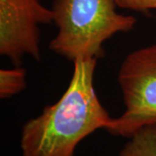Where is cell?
<instances>
[{
    "label": "cell",
    "mask_w": 156,
    "mask_h": 156,
    "mask_svg": "<svg viewBox=\"0 0 156 156\" xmlns=\"http://www.w3.org/2000/svg\"><path fill=\"white\" fill-rule=\"evenodd\" d=\"M96 62L95 58L73 62L72 77L61 98L23 125V156H74L84 138L110 126L113 118L94 86Z\"/></svg>",
    "instance_id": "1"
},
{
    "label": "cell",
    "mask_w": 156,
    "mask_h": 156,
    "mask_svg": "<svg viewBox=\"0 0 156 156\" xmlns=\"http://www.w3.org/2000/svg\"><path fill=\"white\" fill-rule=\"evenodd\" d=\"M117 7L115 0H54L50 9L57 34L50 50L72 62L101 57L107 40L136 24L135 17L119 13Z\"/></svg>",
    "instance_id": "2"
},
{
    "label": "cell",
    "mask_w": 156,
    "mask_h": 156,
    "mask_svg": "<svg viewBox=\"0 0 156 156\" xmlns=\"http://www.w3.org/2000/svg\"><path fill=\"white\" fill-rule=\"evenodd\" d=\"M118 83L125 110L107 131L129 138L147 126H156V44L130 52L121 64Z\"/></svg>",
    "instance_id": "3"
},
{
    "label": "cell",
    "mask_w": 156,
    "mask_h": 156,
    "mask_svg": "<svg viewBox=\"0 0 156 156\" xmlns=\"http://www.w3.org/2000/svg\"><path fill=\"white\" fill-rule=\"evenodd\" d=\"M53 23L39 0H0V54L16 65L23 56L41 59L40 25Z\"/></svg>",
    "instance_id": "4"
},
{
    "label": "cell",
    "mask_w": 156,
    "mask_h": 156,
    "mask_svg": "<svg viewBox=\"0 0 156 156\" xmlns=\"http://www.w3.org/2000/svg\"><path fill=\"white\" fill-rule=\"evenodd\" d=\"M128 139L119 156H156V126L140 128Z\"/></svg>",
    "instance_id": "5"
},
{
    "label": "cell",
    "mask_w": 156,
    "mask_h": 156,
    "mask_svg": "<svg viewBox=\"0 0 156 156\" xmlns=\"http://www.w3.org/2000/svg\"><path fill=\"white\" fill-rule=\"evenodd\" d=\"M26 87V71L24 69H2L0 70V97L10 98L20 93Z\"/></svg>",
    "instance_id": "6"
},
{
    "label": "cell",
    "mask_w": 156,
    "mask_h": 156,
    "mask_svg": "<svg viewBox=\"0 0 156 156\" xmlns=\"http://www.w3.org/2000/svg\"><path fill=\"white\" fill-rule=\"evenodd\" d=\"M119 8L130 11L145 12L156 10V0H115Z\"/></svg>",
    "instance_id": "7"
}]
</instances>
